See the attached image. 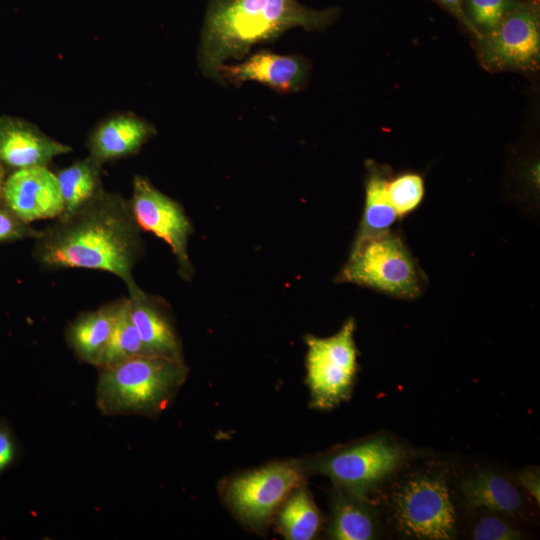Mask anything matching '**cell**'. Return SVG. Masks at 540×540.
Returning a JSON list of instances; mask_svg holds the SVG:
<instances>
[{"label": "cell", "instance_id": "cell-30", "mask_svg": "<svg viewBox=\"0 0 540 540\" xmlns=\"http://www.w3.org/2000/svg\"><path fill=\"white\" fill-rule=\"evenodd\" d=\"M5 179V169L4 166L0 163V204L3 203V186Z\"/></svg>", "mask_w": 540, "mask_h": 540}, {"label": "cell", "instance_id": "cell-28", "mask_svg": "<svg viewBox=\"0 0 540 540\" xmlns=\"http://www.w3.org/2000/svg\"><path fill=\"white\" fill-rule=\"evenodd\" d=\"M433 1L436 2L438 5H440L442 8H444L451 15H453L456 19H458L464 25V27H466L471 32L470 25L463 11L464 0H433Z\"/></svg>", "mask_w": 540, "mask_h": 540}, {"label": "cell", "instance_id": "cell-14", "mask_svg": "<svg viewBox=\"0 0 540 540\" xmlns=\"http://www.w3.org/2000/svg\"><path fill=\"white\" fill-rule=\"evenodd\" d=\"M128 306L145 353L183 360L182 344L173 325L167 304L139 286L128 291Z\"/></svg>", "mask_w": 540, "mask_h": 540}, {"label": "cell", "instance_id": "cell-6", "mask_svg": "<svg viewBox=\"0 0 540 540\" xmlns=\"http://www.w3.org/2000/svg\"><path fill=\"white\" fill-rule=\"evenodd\" d=\"M354 328L353 319H348L333 336L306 338L307 382L314 407L331 408L348 397L357 366Z\"/></svg>", "mask_w": 540, "mask_h": 540}, {"label": "cell", "instance_id": "cell-10", "mask_svg": "<svg viewBox=\"0 0 540 540\" xmlns=\"http://www.w3.org/2000/svg\"><path fill=\"white\" fill-rule=\"evenodd\" d=\"M129 204L139 228L169 245L176 257L180 277L189 281L194 272L188 254V240L193 228L182 205L140 175L133 178Z\"/></svg>", "mask_w": 540, "mask_h": 540}, {"label": "cell", "instance_id": "cell-4", "mask_svg": "<svg viewBox=\"0 0 540 540\" xmlns=\"http://www.w3.org/2000/svg\"><path fill=\"white\" fill-rule=\"evenodd\" d=\"M337 282L352 283L400 299L422 293L423 275L402 238L391 230L356 237Z\"/></svg>", "mask_w": 540, "mask_h": 540}, {"label": "cell", "instance_id": "cell-12", "mask_svg": "<svg viewBox=\"0 0 540 540\" xmlns=\"http://www.w3.org/2000/svg\"><path fill=\"white\" fill-rule=\"evenodd\" d=\"M309 72V61L302 56L262 50L238 64L223 63L218 70L217 81L236 85L254 81L276 92L289 93L303 88Z\"/></svg>", "mask_w": 540, "mask_h": 540}, {"label": "cell", "instance_id": "cell-17", "mask_svg": "<svg viewBox=\"0 0 540 540\" xmlns=\"http://www.w3.org/2000/svg\"><path fill=\"white\" fill-rule=\"evenodd\" d=\"M389 178V173L384 166L375 163L367 165L365 205L356 237L389 231L398 218L388 196Z\"/></svg>", "mask_w": 540, "mask_h": 540}, {"label": "cell", "instance_id": "cell-8", "mask_svg": "<svg viewBox=\"0 0 540 540\" xmlns=\"http://www.w3.org/2000/svg\"><path fill=\"white\" fill-rule=\"evenodd\" d=\"M401 460L400 450L383 438L372 439L314 460L297 462L304 472L330 477L341 490L363 495Z\"/></svg>", "mask_w": 540, "mask_h": 540}, {"label": "cell", "instance_id": "cell-3", "mask_svg": "<svg viewBox=\"0 0 540 540\" xmlns=\"http://www.w3.org/2000/svg\"><path fill=\"white\" fill-rule=\"evenodd\" d=\"M187 375L183 360L152 355L100 369L97 408L106 416H156L173 400Z\"/></svg>", "mask_w": 540, "mask_h": 540}, {"label": "cell", "instance_id": "cell-29", "mask_svg": "<svg viewBox=\"0 0 540 540\" xmlns=\"http://www.w3.org/2000/svg\"><path fill=\"white\" fill-rule=\"evenodd\" d=\"M522 484L530 491V493L537 498L539 502V477L535 472H523L520 476Z\"/></svg>", "mask_w": 540, "mask_h": 540}, {"label": "cell", "instance_id": "cell-24", "mask_svg": "<svg viewBox=\"0 0 540 540\" xmlns=\"http://www.w3.org/2000/svg\"><path fill=\"white\" fill-rule=\"evenodd\" d=\"M387 191L399 218L414 211L422 202L425 192L424 180L418 173H402L389 178Z\"/></svg>", "mask_w": 540, "mask_h": 540}, {"label": "cell", "instance_id": "cell-20", "mask_svg": "<svg viewBox=\"0 0 540 540\" xmlns=\"http://www.w3.org/2000/svg\"><path fill=\"white\" fill-rule=\"evenodd\" d=\"M467 503L471 507L513 513L521 505V497L507 479L493 473H480L462 485Z\"/></svg>", "mask_w": 540, "mask_h": 540}, {"label": "cell", "instance_id": "cell-13", "mask_svg": "<svg viewBox=\"0 0 540 540\" xmlns=\"http://www.w3.org/2000/svg\"><path fill=\"white\" fill-rule=\"evenodd\" d=\"M72 147L61 143L24 119L0 116V163L15 170L47 166L56 156L70 153Z\"/></svg>", "mask_w": 540, "mask_h": 540}, {"label": "cell", "instance_id": "cell-2", "mask_svg": "<svg viewBox=\"0 0 540 540\" xmlns=\"http://www.w3.org/2000/svg\"><path fill=\"white\" fill-rule=\"evenodd\" d=\"M339 14L338 8L315 10L298 0H208L198 48L199 69L217 80L226 60H239L252 46L295 27L323 30Z\"/></svg>", "mask_w": 540, "mask_h": 540}, {"label": "cell", "instance_id": "cell-1", "mask_svg": "<svg viewBox=\"0 0 540 540\" xmlns=\"http://www.w3.org/2000/svg\"><path fill=\"white\" fill-rule=\"evenodd\" d=\"M34 240L32 254L42 268L105 271L120 278L128 291L138 286L133 270L144 248L141 229L129 201L117 192L101 190Z\"/></svg>", "mask_w": 540, "mask_h": 540}, {"label": "cell", "instance_id": "cell-26", "mask_svg": "<svg viewBox=\"0 0 540 540\" xmlns=\"http://www.w3.org/2000/svg\"><path fill=\"white\" fill-rule=\"evenodd\" d=\"M519 533L497 517L482 518L474 527L473 538L477 540L518 539Z\"/></svg>", "mask_w": 540, "mask_h": 540}, {"label": "cell", "instance_id": "cell-7", "mask_svg": "<svg viewBox=\"0 0 540 540\" xmlns=\"http://www.w3.org/2000/svg\"><path fill=\"white\" fill-rule=\"evenodd\" d=\"M303 478L297 462L270 464L233 478L226 488V500L245 524L264 528Z\"/></svg>", "mask_w": 540, "mask_h": 540}, {"label": "cell", "instance_id": "cell-22", "mask_svg": "<svg viewBox=\"0 0 540 540\" xmlns=\"http://www.w3.org/2000/svg\"><path fill=\"white\" fill-rule=\"evenodd\" d=\"M142 355L147 354L132 322L128 298L125 297L109 340L95 367L98 370L106 369Z\"/></svg>", "mask_w": 540, "mask_h": 540}, {"label": "cell", "instance_id": "cell-11", "mask_svg": "<svg viewBox=\"0 0 540 540\" xmlns=\"http://www.w3.org/2000/svg\"><path fill=\"white\" fill-rule=\"evenodd\" d=\"M3 204L24 222L57 219L64 202L56 174L47 166L15 170L4 182Z\"/></svg>", "mask_w": 540, "mask_h": 540}, {"label": "cell", "instance_id": "cell-5", "mask_svg": "<svg viewBox=\"0 0 540 540\" xmlns=\"http://www.w3.org/2000/svg\"><path fill=\"white\" fill-rule=\"evenodd\" d=\"M475 39L479 62L488 71H535L540 62L538 2L521 1L493 31Z\"/></svg>", "mask_w": 540, "mask_h": 540}, {"label": "cell", "instance_id": "cell-18", "mask_svg": "<svg viewBox=\"0 0 540 540\" xmlns=\"http://www.w3.org/2000/svg\"><path fill=\"white\" fill-rule=\"evenodd\" d=\"M102 164L91 156L75 161L56 174L60 186L65 217L92 200L101 190Z\"/></svg>", "mask_w": 540, "mask_h": 540}, {"label": "cell", "instance_id": "cell-9", "mask_svg": "<svg viewBox=\"0 0 540 540\" xmlns=\"http://www.w3.org/2000/svg\"><path fill=\"white\" fill-rule=\"evenodd\" d=\"M395 517L407 535L430 540L452 538L455 511L443 479L417 476L395 494Z\"/></svg>", "mask_w": 540, "mask_h": 540}, {"label": "cell", "instance_id": "cell-19", "mask_svg": "<svg viewBox=\"0 0 540 540\" xmlns=\"http://www.w3.org/2000/svg\"><path fill=\"white\" fill-rule=\"evenodd\" d=\"M375 531L374 517L362 497L342 490L333 505L330 538L368 540L375 536Z\"/></svg>", "mask_w": 540, "mask_h": 540}, {"label": "cell", "instance_id": "cell-16", "mask_svg": "<svg viewBox=\"0 0 540 540\" xmlns=\"http://www.w3.org/2000/svg\"><path fill=\"white\" fill-rule=\"evenodd\" d=\"M125 297L80 313L66 328V341L75 356L95 366L109 340Z\"/></svg>", "mask_w": 540, "mask_h": 540}, {"label": "cell", "instance_id": "cell-23", "mask_svg": "<svg viewBox=\"0 0 540 540\" xmlns=\"http://www.w3.org/2000/svg\"><path fill=\"white\" fill-rule=\"evenodd\" d=\"M522 0H464L463 11L472 35L477 38L493 31L502 18Z\"/></svg>", "mask_w": 540, "mask_h": 540}, {"label": "cell", "instance_id": "cell-27", "mask_svg": "<svg viewBox=\"0 0 540 540\" xmlns=\"http://www.w3.org/2000/svg\"><path fill=\"white\" fill-rule=\"evenodd\" d=\"M19 457V444L10 424L0 419V476L6 472Z\"/></svg>", "mask_w": 540, "mask_h": 540}, {"label": "cell", "instance_id": "cell-25", "mask_svg": "<svg viewBox=\"0 0 540 540\" xmlns=\"http://www.w3.org/2000/svg\"><path fill=\"white\" fill-rule=\"evenodd\" d=\"M42 230L24 222L3 203L0 204V243H10L25 238L36 239Z\"/></svg>", "mask_w": 540, "mask_h": 540}, {"label": "cell", "instance_id": "cell-15", "mask_svg": "<svg viewBox=\"0 0 540 540\" xmlns=\"http://www.w3.org/2000/svg\"><path fill=\"white\" fill-rule=\"evenodd\" d=\"M155 134V127L145 119L130 112L115 113L93 128L86 146L89 156L104 165L138 153Z\"/></svg>", "mask_w": 540, "mask_h": 540}, {"label": "cell", "instance_id": "cell-21", "mask_svg": "<svg viewBox=\"0 0 540 540\" xmlns=\"http://www.w3.org/2000/svg\"><path fill=\"white\" fill-rule=\"evenodd\" d=\"M320 526V515L305 487L290 495L278 516L280 532L289 540H310Z\"/></svg>", "mask_w": 540, "mask_h": 540}]
</instances>
